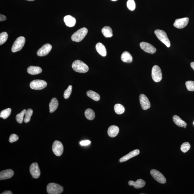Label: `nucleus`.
<instances>
[{
  "label": "nucleus",
  "mask_w": 194,
  "mask_h": 194,
  "mask_svg": "<svg viewBox=\"0 0 194 194\" xmlns=\"http://www.w3.org/2000/svg\"><path fill=\"white\" fill-rule=\"evenodd\" d=\"M72 66L74 71L80 73H85L88 72L89 70V68L86 64L78 60L74 61L73 63Z\"/></svg>",
  "instance_id": "f257e3e1"
},
{
  "label": "nucleus",
  "mask_w": 194,
  "mask_h": 194,
  "mask_svg": "<svg viewBox=\"0 0 194 194\" xmlns=\"http://www.w3.org/2000/svg\"><path fill=\"white\" fill-rule=\"evenodd\" d=\"M88 32V30L87 28H81L73 34L71 36V39L75 42H80L85 38Z\"/></svg>",
  "instance_id": "f03ea898"
},
{
  "label": "nucleus",
  "mask_w": 194,
  "mask_h": 194,
  "mask_svg": "<svg viewBox=\"0 0 194 194\" xmlns=\"http://www.w3.org/2000/svg\"><path fill=\"white\" fill-rule=\"evenodd\" d=\"M154 33L158 39L164 44L168 48H169L170 46V41L168 38L166 33L164 31L161 30H156Z\"/></svg>",
  "instance_id": "7ed1b4c3"
},
{
  "label": "nucleus",
  "mask_w": 194,
  "mask_h": 194,
  "mask_svg": "<svg viewBox=\"0 0 194 194\" xmlns=\"http://www.w3.org/2000/svg\"><path fill=\"white\" fill-rule=\"evenodd\" d=\"M63 191V187L57 184L50 183L47 186V192L49 194H59Z\"/></svg>",
  "instance_id": "20e7f679"
},
{
  "label": "nucleus",
  "mask_w": 194,
  "mask_h": 194,
  "mask_svg": "<svg viewBox=\"0 0 194 194\" xmlns=\"http://www.w3.org/2000/svg\"><path fill=\"white\" fill-rule=\"evenodd\" d=\"M25 38L23 36H20L17 38L12 45V52L15 53L21 51L25 45Z\"/></svg>",
  "instance_id": "39448f33"
},
{
  "label": "nucleus",
  "mask_w": 194,
  "mask_h": 194,
  "mask_svg": "<svg viewBox=\"0 0 194 194\" xmlns=\"http://www.w3.org/2000/svg\"><path fill=\"white\" fill-rule=\"evenodd\" d=\"M152 77L156 82H159L162 79V73L161 68L157 65H155L152 68Z\"/></svg>",
  "instance_id": "423d86ee"
},
{
  "label": "nucleus",
  "mask_w": 194,
  "mask_h": 194,
  "mask_svg": "<svg viewBox=\"0 0 194 194\" xmlns=\"http://www.w3.org/2000/svg\"><path fill=\"white\" fill-rule=\"evenodd\" d=\"M47 82L45 81L40 79L34 80L30 83V86L31 89L41 90L46 87Z\"/></svg>",
  "instance_id": "0eeeda50"
},
{
  "label": "nucleus",
  "mask_w": 194,
  "mask_h": 194,
  "mask_svg": "<svg viewBox=\"0 0 194 194\" xmlns=\"http://www.w3.org/2000/svg\"><path fill=\"white\" fill-rule=\"evenodd\" d=\"M150 174L152 177L159 183L161 184L166 183V178L159 171L156 169H152L150 171Z\"/></svg>",
  "instance_id": "6e6552de"
},
{
  "label": "nucleus",
  "mask_w": 194,
  "mask_h": 194,
  "mask_svg": "<svg viewBox=\"0 0 194 194\" xmlns=\"http://www.w3.org/2000/svg\"><path fill=\"white\" fill-rule=\"evenodd\" d=\"M53 152L57 156H61L63 153L64 148L62 143L58 141H55L52 146Z\"/></svg>",
  "instance_id": "1a4fd4ad"
},
{
  "label": "nucleus",
  "mask_w": 194,
  "mask_h": 194,
  "mask_svg": "<svg viewBox=\"0 0 194 194\" xmlns=\"http://www.w3.org/2000/svg\"><path fill=\"white\" fill-rule=\"evenodd\" d=\"M140 46L144 52L151 54L155 53L156 49L153 45L149 43L142 42L140 43Z\"/></svg>",
  "instance_id": "9d476101"
},
{
  "label": "nucleus",
  "mask_w": 194,
  "mask_h": 194,
  "mask_svg": "<svg viewBox=\"0 0 194 194\" xmlns=\"http://www.w3.org/2000/svg\"><path fill=\"white\" fill-rule=\"evenodd\" d=\"M52 49V46L49 44L43 45L37 52V55L39 57H43L48 55Z\"/></svg>",
  "instance_id": "9b49d317"
},
{
  "label": "nucleus",
  "mask_w": 194,
  "mask_h": 194,
  "mask_svg": "<svg viewBox=\"0 0 194 194\" xmlns=\"http://www.w3.org/2000/svg\"><path fill=\"white\" fill-rule=\"evenodd\" d=\"M139 101L141 107L144 110H146L150 108L151 104L149 99L144 94L140 95Z\"/></svg>",
  "instance_id": "f8f14e48"
},
{
  "label": "nucleus",
  "mask_w": 194,
  "mask_h": 194,
  "mask_svg": "<svg viewBox=\"0 0 194 194\" xmlns=\"http://www.w3.org/2000/svg\"><path fill=\"white\" fill-rule=\"evenodd\" d=\"M30 172L33 178L37 179L40 175V171L38 163L34 162L31 164L30 168Z\"/></svg>",
  "instance_id": "ddd939ff"
},
{
  "label": "nucleus",
  "mask_w": 194,
  "mask_h": 194,
  "mask_svg": "<svg viewBox=\"0 0 194 194\" xmlns=\"http://www.w3.org/2000/svg\"><path fill=\"white\" fill-rule=\"evenodd\" d=\"M189 21V18H187L176 19L174 23V26L179 29H182L187 26Z\"/></svg>",
  "instance_id": "4468645a"
},
{
  "label": "nucleus",
  "mask_w": 194,
  "mask_h": 194,
  "mask_svg": "<svg viewBox=\"0 0 194 194\" xmlns=\"http://www.w3.org/2000/svg\"><path fill=\"white\" fill-rule=\"evenodd\" d=\"M14 174L13 171L12 169H7L1 171L0 172V180H3L9 179L13 176Z\"/></svg>",
  "instance_id": "2eb2a0df"
},
{
  "label": "nucleus",
  "mask_w": 194,
  "mask_h": 194,
  "mask_svg": "<svg viewBox=\"0 0 194 194\" xmlns=\"http://www.w3.org/2000/svg\"><path fill=\"white\" fill-rule=\"evenodd\" d=\"M140 151L138 149L135 150L133 151L130 152L128 154L125 155V156L123 157L119 160V162H123L129 160L131 158L134 157L139 154Z\"/></svg>",
  "instance_id": "dca6fc26"
},
{
  "label": "nucleus",
  "mask_w": 194,
  "mask_h": 194,
  "mask_svg": "<svg viewBox=\"0 0 194 194\" xmlns=\"http://www.w3.org/2000/svg\"><path fill=\"white\" fill-rule=\"evenodd\" d=\"M128 185L130 186H133L136 189L143 187L145 185L146 183L143 180L141 179H138L135 182L133 181H130L128 183Z\"/></svg>",
  "instance_id": "f3484780"
},
{
  "label": "nucleus",
  "mask_w": 194,
  "mask_h": 194,
  "mask_svg": "<svg viewBox=\"0 0 194 194\" xmlns=\"http://www.w3.org/2000/svg\"><path fill=\"white\" fill-rule=\"evenodd\" d=\"M119 129L116 125H112L108 128V133L111 137L113 138L116 137L119 133Z\"/></svg>",
  "instance_id": "a211bd4d"
},
{
  "label": "nucleus",
  "mask_w": 194,
  "mask_h": 194,
  "mask_svg": "<svg viewBox=\"0 0 194 194\" xmlns=\"http://www.w3.org/2000/svg\"><path fill=\"white\" fill-rule=\"evenodd\" d=\"M64 21L65 25L69 27H73L75 26L76 20L73 17L70 15H67L64 18Z\"/></svg>",
  "instance_id": "6ab92c4d"
},
{
  "label": "nucleus",
  "mask_w": 194,
  "mask_h": 194,
  "mask_svg": "<svg viewBox=\"0 0 194 194\" xmlns=\"http://www.w3.org/2000/svg\"><path fill=\"white\" fill-rule=\"evenodd\" d=\"M172 119L175 125L181 127L186 128L187 124L186 122L181 119L178 115H174L172 117Z\"/></svg>",
  "instance_id": "aec40b11"
},
{
  "label": "nucleus",
  "mask_w": 194,
  "mask_h": 194,
  "mask_svg": "<svg viewBox=\"0 0 194 194\" xmlns=\"http://www.w3.org/2000/svg\"><path fill=\"white\" fill-rule=\"evenodd\" d=\"M96 49L97 52L102 57H105L106 55L107 52L104 46L100 42L98 43L96 45Z\"/></svg>",
  "instance_id": "412c9836"
},
{
  "label": "nucleus",
  "mask_w": 194,
  "mask_h": 194,
  "mask_svg": "<svg viewBox=\"0 0 194 194\" xmlns=\"http://www.w3.org/2000/svg\"><path fill=\"white\" fill-rule=\"evenodd\" d=\"M27 71L30 75H36L42 72V69L39 67L31 66L28 68Z\"/></svg>",
  "instance_id": "4be33fe9"
},
{
  "label": "nucleus",
  "mask_w": 194,
  "mask_h": 194,
  "mask_svg": "<svg viewBox=\"0 0 194 194\" xmlns=\"http://www.w3.org/2000/svg\"><path fill=\"white\" fill-rule=\"evenodd\" d=\"M59 105L57 99L56 98H53L51 100L49 104L50 112L53 113L56 110Z\"/></svg>",
  "instance_id": "5701e85b"
},
{
  "label": "nucleus",
  "mask_w": 194,
  "mask_h": 194,
  "mask_svg": "<svg viewBox=\"0 0 194 194\" xmlns=\"http://www.w3.org/2000/svg\"><path fill=\"white\" fill-rule=\"evenodd\" d=\"M121 59L123 62L130 63L132 62L133 58L129 52H125L121 55Z\"/></svg>",
  "instance_id": "b1692460"
},
{
  "label": "nucleus",
  "mask_w": 194,
  "mask_h": 194,
  "mask_svg": "<svg viewBox=\"0 0 194 194\" xmlns=\"http://www.w3.org/2000/svg\"><path fill=\"white\" fill-rule=\"evenodd\" d=\"M87 95L93 100L95 101H99L100 99V96L99 94L92 90L87 91Z\"/></svg>",
  "instance_id": "393cba45"
},
{
  "label": "nucleus",
  "mask_w": 194,
  "mask_h": 194,
  "mask_svg": "<svg viewBox=\"0 0 194 194\" xmlns=\"http://www.w3.org/2000/svg\"><path fill=\"white\" fill-rule=\"evenodd\" d=\"M102 32L105 38H110L112 36V28L109 26H105L102 29Z\"/></svg>",
  "instance_id": "a878e982"
},
{
  "label": "nucleus",
  "mask_w": 194,
  "mask_h": 194,
  "mask_svg": "<svg viewBox=\"0 0 194 194\" xmlns=\"http://www.w3.org/2000/svg\"><path fill=\"white\" fill-rule=\"evenodd\" d=\"M86 117L89 120H92L95 118V113L92 109H88L86 110L85 112Z\"/></svg>",
  "instance_id": "bb28decb"
},
{
  "label": "nucleus",
  "mask_w": 194,
  "mask_h": 194,
  "mask_svg": "<svg viewBox=\"0 0 194 194\" xmlns=\"http://www.w3.org/2000/svg\"><path fill=\"white\" fill-rule=\"evenodd\" d=\"M114 109L115 112L118 115H122L125 111V108L121 104H117L115 105Z\"/></svg>",
  "instance_id": "cd10ccee"
},
{
  "label": "nucleus",
  "mask_w": 194,
  "mask_h": 194,
  "mask_svg": "<svg viewBox=\"0 0 194 194\" xmlns=\"http://www.w3.org/2000/svg\"><path fill=\"white\" fill-rule=\"evenodd\" d=\"M11 108H7L6 109L4 110L1 112L0 113V117L3 118V119H6L11 115Z\"/></svg>",
  "instance_id": "c85d7f7f"
},
{
  "label": "nucleus",
  "mask_w": 194,
  "mask_h": 194,
  "mask_svg": "<svg viewBox=\"0 0 194 194\" xmlns=\"http://www.w3.org/2000/svg\"><path fill=\"white\" fill-rule=\"evenodd\" d=\"M26 111V110L24 109L20 113L18 114L17 115L15 119H16L17 122H18V123L20 124L22 123L24 121V116H25Z\"/></svg>",
  "instance_id": "c756f323"
},
{
  "label": "nucleus",
  "mask_w": 194,
  "mask_h": 194,
  "mask_svg": "<svg viewBox=\"0 0 194 194\" xmlns=\"http://www.w3.org/2000/svg\"><path fill=\"white\" fill-rule=\"evenodd\" d=\"M33 111L32 109H28L26 110L25 114V118L24 119V122L27 123L29 122L31 120V117L32 116Z\"/></svg>",
  "instance_id": "7c9ffc66"
},
{
  "label": "nucleus",
  "mask_w": 194,
  "mask_h": 194,
  "mask_svg": "<svg viewBox=\"0 0 194 194\" xmlns=\"http://www.w3.org/2000/svg\"><path fill=\"white\" fill-rule=\"evenodd\" d=\"M8 38V35L6 32H4L0 34V45H1L6 42Z\"/></svg>",
  "instance_id": "2f4dec72"
},
{
  "label": "nucleus",
  "mask_w": 194,
  "mask_h": 194,
  "mask_svg": "<svg viewBox=\"0 0 194 194\" xmlns=\"http://www.w3.org/2000/svg\"><path fill=\"white\" fill-rule=\"evenodd\" d=\"M190 148V144L189 142H186L184 143L181 146V150L182 152L185 153L189 150Z\"/></svg>",
  "instance_id": "473e14b6"
},
{
  "label": "nucleus",
  "mask_w": 194,
  "mask_h": 194,
  "mask_svg": "<svg viewBox=\"0 0 194 194\" xmlns=\"http://www.w3.org/2000/svg\"><path fill=\"white\" fill-rule=\"evenodd\" d=\"M187 89L190 91H194V82L192 81H187L185 82Z\"/></svg>",
  "instance_id": "72a5a7b5"
},
{
  "label": "nucleus",
  "mask_w": 194,
  "mask_h": 194,
  "mask_svg": "<svg viewBox=\"0 0 194 194\" xmlns=\"http://www.w3.org/2000/svg\"><path fill=\"white\" fill-rule=\"evenodd\" d=\"M127 7L131 11H133L135 8V4L134 0H128L127 2Z\"/></svg>",
  "instance_id": "f704fd0d"
},
{
  "label": "nucleus",
  "mask_w": 194,
  "mask_h": 194,
  "mask_svg": "<svg viewBox=\"0 0 194 194\" xmlns=\"http://www.w3.org/2000/svg\"><path fill=\"white\" fill-rule=\"evenodd\" d=\"M72 85H69L64 92V97L65 99H68L72 93Z\"/></svg>",
  "instance_id": "c9c22d12"
},
{
  "label": "nucleus",
  "mask_w": 194,
  "mask_h": 194,
  "mask_svg": "<svg viewBox=\"0 0 194 194\" xmlns=\"http://www.w3.org/2000/svg\"><path fill=\"white\" fill-rule=\"evenodd\" d=\"M18 139H19V137L18 135L15 134H13L10 136L9 141L11 143H12L13 142L18 141Z\"/></svg>",
  "instance_id": "e433bc0d"
},
{
  "label": "nucleus",
  "mask_w": 194,
  "mask_h": 194,
  "mask_svg": "<svg viewBox=\"0 0 194 194\" xmlns=\"http://www.w3.org/2000/svg\"><path fill=\"white\" fill-rule=\"evenodd\" d=\"M91 142L89 140L82 141L80 142V144L82 146H86L90 145Z\"/></svg>",
  "instance_id": "4c0bfd02"
},
{
  "label": "nucleus",
  "mask_w": 194,
  "mask_h": 194,
  "mask_svg": "<svg viewBox=\"0 0 194 194\" xmlns=\"http://www.w3.org/2000/svg\"><path fill=\"white\" fill-rule=\"evenodd\" d=\"M6 19V17L5 15H3L1 14H0V21L1 22L5 21Z\"/></svg>",
  "instance_id": "58836bf2"
},
{
  "label": "nucleus",
  "mask_w": 194,
  "mask_h": 194,
  "mask_svg": "<svg viewBox=\"0 0 194 194\" xmlns=\"http://www.w3.org/2000/svg\"><path fill=\"white\" fill-rule=\"evenodd\" d=\"M12 192L11 191H7L2 193V194H12Z\"/></svg>",
  "instance_id": "ea45409f"
},
{
  "label": "nucleus",
  "mask_w": 194,
  "mask_h": 194,
  "mask_svg": "<svg viewBox=\"0 0 194 194\" xmlns=\"http://www.w3.org/2000/svg\"><path fill=\"white\" fill-rule=\"evenodd\" d=\"M191 67H192V69L194 70V62H192L191 63Z\"/></svg>",
  "instance_id": "a19ab883"
},
{
  "label": "nucleus",
  "mask_w": 194,
  "mask_h": 194,
  "mask_svg": "<svg viewBox=\"0 0 194 194\" xmlns=\"http://www.w3.org/2000/svg\"><path fill=\"white\" fill-rule=\"evenodd\" d=\"M27 1H35V0H27Z\"/></svg>",
  "instance_id": "79ce46f5"
},
{
  "label": "nucleus",
  "mask_w": 194,
  "mask_h": 194,
  "mask_svg": "<svg viewBox=\"0 0 194 194\" xmlns=\"http://www.w3.org/2000/svg\"><path fill=\"white\" fill-rule=\"evenodd\" d=\"M111 1H117V0H111Z\"/></svg>",
  "instance_id": "37998d69"
},
{
  "label": "nucleus",
  "mask_w": 194,
  "mask_h": 194,
  "mask_svg": "<svg viewBox=\"0 0 194 194\" xmlns=\"http://www.w3.org/2000/svg\"><path fill=\"white\" fill-rule=\"evenodd\" d=\"M193 124H194V122H193Z\"/></svg>",
  "instance_id": "c03bdc74"
}]
</instances>
